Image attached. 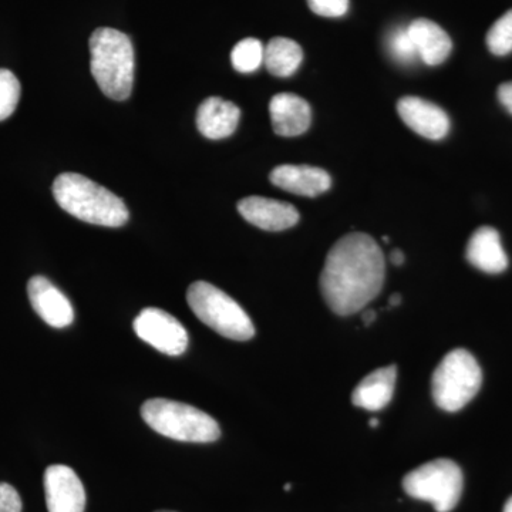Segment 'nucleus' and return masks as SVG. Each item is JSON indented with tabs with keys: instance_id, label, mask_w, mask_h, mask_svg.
<instances>
[{
	"instance_id": "nucleus-29",
	"label": "nucleus",
	"mask_w": 512,
	"mask_h": 512,
	"mask_svg": "<svg viewBox=\"0 0 512 512\" xmlns=\"http://www.w3.org/2000/svg\"><path fill=\"white\" fill-rule=\"evenodd\" d=\"M390 306H399L402 303V296L399 293H394L389 299Z\"/></svg>"
},
{
	"instance_id": "nucleus-5",
	"label": "nucleus",
	"mask_w": 512,
	"mask_h": 512,
	"mask_svg": "<svg viewBox=\"0 0 512 512\" xmlns=\"http://www.w3.org/2000/svg\"><path fill=\"white\" fill-rule=\"evenodd\" d=\"M483 372L468 350H451L431 377V394L444 412H458L480 392Z\"/></svg>"
},
{
	"instance_id": "nucleus-16",
	"label": "nucleus",
	"mask_w": 512,
	"mask_h": 512,
	"mask_svg": "<svg viewBox=\"0 0 512 512\" xmlns=\"http://www.w3.org/2000/svg\"><path fill=\"white\" fill-rule=\"evenodd\" d=\"M467 261L485 274H501L508 268V256L500 234L491 227L478 228L467 244Z\"/></svg>"
},
{
	"instance_id": "nucleus-26",
	"label": "nucleus",
	"mask_w": 512,
	"mask_h": 512,
	"mask_svg": "<svg viewBox=\"0 0 512 512\" xmlns=\"http://www.w3.org/2000/svg\"><path fill=\"white\" fill-rule=\"evenodd\" d=\"M498 100L508 110V113L512 114V82L501 84L498 87Z\"/></svg>"
},
{
	"instance_id": "nucleus-2",
	"label": "nucleus",
	"mask_w": 512,
	"mask_h": 512,
	"mask_svg": "<svg viewBox=\"0 0 512 512\" xmlns=\"http://www.w3.org/2000/svg\"><path fill=\"white\" fill-rule=\"evenodd\" d=\"M53 197L67 214L89 224L119 228L130 217L120 197L84 175L60 174L53 183Z\"/></svg>"
},
{
	"instance_id": "nucleus-7",
	"label": "nucleus",
	"mask_w": 512,
	"mask_h": 512,
	"mask_svg": "<svg viewBox=\"0 0 512 512\" xmlns=\"http://www.w3.org/2000/svg\"><path fill=\"white\" fill-rule=\"evenodd\" d=\"M463 471L448 458H437L410 471L403 488L410 497L433 504L437 512H450L463 494Z\"/></svg>"
},
{
	"instance_id": "nucleus-8",
	"label": "nucleus",
	"mask_w": 512,
	"mask_h": 512,
	"mask_svg": "<svg viewBox=\"0 0 512 512\" xmlns=\"http://www.w3.org/2000/svg\"><path fill=\"white\" fill-rule=\"evenodd\" d=\"M137 336L158 352L170 356L183 355L188 348V333L170 313L158 308H146L134 320Z\"/></svg>"
},
{
	"instance_id": "nucleus-4",
	"label": "nucleus",
	"mask_w": 512,
	"mask_h": 512,
	"mask_svg": "<svg viewBox=\"0 0 512 512\" xmlns=\"http://www.w3.org/2000/svg\"><path fill=\"white\" fill-rule=\"evenodd\" d=\"M141 416L154 431L168 439L187 443H212L221 436L217 421L202 410L168 399H151Z\"/></svg>"
},
{
	"instance_id": "nucleus-6",
	"label": "nucleus",
	"mask_w": 512,
	"mask_h": 512,
	"mask_svg": "<svg viewBox=\"0 0 512 512\" xmlns=\"http://www.w3.org/2000/svg\"><path fill=\"white\" fill-rule=\"evenodd\" d=\"M187 301L195 316L224 338L239 342L254 338L255 326L248 313L217 286L195 282L188 288Z\"/></svg>"
},
{
	"instance_id": "nucleus-17",
	"label": "nucleus",
	"mask_w": 512,
	"mask_h": 512,
	"mask_svg": "<svg viewBox=\"0 0 512 512\" xmlns=\"http://www.w3.org/2000/svg\"><path fill=\"white\" fill-rule=\"evenodd\" d=\"M412 37L417 56L427 66H439L446 62L453 50V42L446 30L429 19H417L407 26Z\"/></svg>"
},
{
	"instance_id": "nucleus-28",
	"label": "nucleus",
	"mask_w": 512,
	"mask_h": 512,
	"mask_svg": "<svg viewBox=\"0 0 512 512\" xmlns=\"http://www.w3.org/2000/svg\"><path fill=\"white\" fill-rule=\"evenodd\" d=\"M376 320V312L372 311V309H366L365 312H363V323H365L366 326L372 325L373 322Z\"/></svg>"
},
{
	"instance_id": "nucleus-1",
	"label": "nucleus",
	"mask_w": 512,
	"mask_h": 512,
	"mask_svg": "<svg viewBox=\"0 0 512 512\" xmlns=\"http://www.w3.org/2000/svg\"><path fill=\"white\" fill-rule=\"evenodd\" d=\"M386 259L382 248L362 232L340 238L326 256L320 291L336 315L363 311L382 292Z\"/></svg>"
},
{
	"instance_id": "nucleus-30",
	"label": "nucleus",
	"mask_w": 512,
	"mask_h": 512,
	"mask_svg": "<svg viewBox=\"0 0 512 512\" xmlns=\"http://www.w3.org/2000/svg\"><path fill=\"white\" fill-rule=\"evenodd\" d=\"M503 512H512V497L507 501V504H505Z\"/></svg>"
},
{
	"instance_id": "nucleus-12",
	"label": "nucleus",
	"mask_w": 512,
	"mask_h": 512,
	"mask_svg": "<svg viewBox=\"0 0 512 512\" xmlns=\"http://www.w3.org/2000/svg\"><path fill=\"white\" fill-rule=\"evenodd\" d=\"M238 211L249 224L264 231H285L299 222V212L292 204L271 198H244L238 202Z\"/></svg>"
},
{
	"instance_id": "nucleus-14",
	"label": "nucleus",
	"mask_w": 512,
	"mask_h": 512,
	"mask_svg": "<svg viewBox=\"0 0 512 512\" xmlns=\"http://www.w3.org/2000/svg\"><path fill=\"white\" fill-rule=\"evenodd\" d=\"M269 114H271L272 127L278 136H301L311 127V106L308 101L296 94H276L269 103Z\"/></svg>"
},
{
	"instance_id": "nucleus-21",
	"label": "nucleus",
	"mask_w": 512,
	"mask_h": 512,
	"mask_svg": "<svg viewBox=\"0 0 512 512\" xmlns=\"http://www.w3.org/2000/svg\"><path fill=\"white\" fill-rule=\"evenodd\" d=\"M386 47L393 60L400 64H412L419 59L416 47L407 28H394L386 37Z\"/></svg>"
},
{
	"instance_id": "nucleus-31",
	"label": "nucleus",
	"mask_w": 512,
	"mask_h": 512,
	"mask_svg": "<svg viewBox=\"0 0 512 512\" xmlns=\"http://www.w3.org/2000/svg\"><path fill=\"white\" fill-rule=\"evenodd\" d=\"M370 427H373V429H375V427H379V420H376V419H372L370 420Z\"/></svg>"
},
{
	"instance_id": "nucleus-23",
	"label": "nucleus",
	"mask_w": 512,
	"mask_h": 512,
	"mask_svg": "<svg viewBox=\"0 0 512 512\" xmlns=\"http://www.w3.org/2000/svg\"><path fill=\"white\" fill-rule=\"evenodd\" d=\"M20 100L18 77L10 70L0 69V121L9 119L15 113Z\"/></svg>"
},
{
	"instance_id": "nucleus-22",
	"label": "nucleus",
	"mask_w": 512,
	"mask_h": 512,
	"mask_svg": "<svg viewBox=\"0 0 512 512\" xmlns=\"http://www.w3.org/2000/svg\"><path fill=\"white\" fill-rule=\"evenodd\" d=\"M488 50L495 56H507L512 52V9L501 16L487 33Z\"/></svg>"
},
{
	"instance_id": "nucleus-10",
	"label": "nucleus",
	"mask_w": 512,
	"mask_h": 512,
	"mask_svg": "<svg viewBox=\"0 0 512 512\" xmlns=\"http://www.w3.org/2000/svg\"><path fill=\"white\" fill-rule=\"evenodd\" d=\"M29 301L37 315L52 328L63 329L72 325V303L56 285L45 276H33L28 284Z\"/></svg>"
},
{
	"instance_id": "nucleus-11",
	"label": "nucleus",
	"mask_w": 512,
	"mask_h": 512,
	"mask_svg": "<svg viewBox=\"0 0 512 512\" xmlns=\"http://www.w3.org/2000/svg\"><path fill=\"white\" fill-rule=\"evenodd\" d=\"M397 113L414 133L429 140H441L450 131V119L446 111L420 97L409 96L400 99L397 103Z\"/></svg>"
},
{
	"instance_id": "nucleus-15",
	"label": "nucleus",
	"mask_w": 512,
	"mask_h": 512,
	"mask_svg": "<svg viewBox=\"0 0 512 512\" xmlns=\"http://www.w3.org/2000/svg\"><path fill=\"white\" fill-rule=\"evenodd\" d=\"M239 119L241 110L237 104L220 97H210L198 107L197 128L210 140H222L235 133Z\"/></svg>"
},
{
	"instance_id": "nucleus-19",
	"label": "nucleus",
	"mask_w": 512,
	"mask_h": 512,
	"mask_svg": "<svg viewBox=\"0 0 512 512\" xmlns=\"http://www.w3.org/2000/svg\"><path fill=\"white\" fill-rule=\"evenodd\" d=\"M302 60V47L286 37H274L265 46L264 64L272 76L291 77Z\"/></svg>"
},
{
	"instance_id": "nucleus-27",
	"label": "nucleus",
	"mask_w": 512,
	"mask_h": 512,
	"mask_svg": "<svg viewBox=\"0 0 512 512\" xmlns=\"http://www.w3.org/2000/svg\"><path fill=\"white\" fill-rule=\"evenodd\" d=\"M404 261H406V256H404L400 249H394L392 254H390V262H392L394 266H402Z\"/></svg>"
},
{
	"instance_id": "nucleus-3",
	"label": "nucleus",
	"mask_w": 512,
	"mask_h": 512,
	"mask_svg": "<svg viewBox=\"0 0 512 512\" xmlns=\"http://www.w3.org/2000/svg\"><path fill=\"white\" fill-rule=\"evenodd\" d=\"M94 80L110 99L123 101L134 86V47L130 37L120 30H94L89 42Z\"/></svg>"
},
{
	"instance_id": "nucleus-18",
	"label": "nucleus",
	"mask_w": 512,
	"mask_h": 512,
	"mask_svg": "<svg viewBox=\"0 0 512 512\" xmlns=\"http://www.w3.org/2000/svg\"><path fill=\"white\" fill-rule=\"evenodd\" d=\"M397 367L386 366L367 375L352 393V403L369 412H379L390 402L396 387Z\"/></svg>"
},
{
	"instance_id": "nucleus-32",
	"label": "nucleus",
	"mask_w": 512,
	"mask_h": 512,
	"mask_svg": "<svg viewBox=\"0 0 512 512\" xmlns=\"http://www.w3.org/2000/svg\"><path fill=\"white\" fill-rule=\"evenodd\" d=\"M158 512H173V511H158Z\"/></svg>"
},
{
	"instance_id": "nucleus-9",
	"label": "nucleus",
	"mask_w": 512,
	"mask_h": 512,
	"mask_svg": "<svg viewBox=\"0 0 512 512\" xmlns=\"http://www.w3.org/2000/svg\"><path fill=\"white\" fill-rule=\"evenodd\" d=\"M45 494L49 512H84L86 491L72 468L56 464L45 473Z\"/></svg>"
},
{
	"instance_id": "nucleus-20",
	"label": "nucleus",
	"mask_w": 512,
	"mask_h": 512,
	"mask_svg": "<svg viewBox=\"0 0 512 512\" xmlns=\"http://www.w3.org/2000/svg\"><path fill=\"white\" fill-rule=\"evenodd\" d=\"M265 46L254 37L241 40L231 53V62L239 73H254L264 64Z\"/></svg>"
},
{
	"instance_id": "nucleus-24",
	"label": "nucleus",
	"mask_w": 512,
	"mask_h": 512,
	"mask_svg": "<svg viewBox=\"0 0 512 512\" xmlns=\"http://www.w3.org/2000/svg\"><path fill=\"white\" fill-rule=\"evenodd\" d=\"M308 5L323 18H342L349 10V0H308Z\"/></svg>"
},
{
	"instance_id": "nucleus-25",
	"label": "nucleus",
	"mask_w": 512,
	"mask_h": 512,
	"mask_svg": "<svg viewBox=\"0 0 512 512\" xmlns=\"http://www.w3.org/2000/svg\"><path fill=\"white\" fill-rule=\"evenodd\" d=\"M0 512H22L18 491L6 483H0Z\"/></svg>"
},
{
	"instance_id": "nucleus-13",
	"label": "nucleus",
	"mask_w": 512,
	"mask_h": 512,
	"mask_svg": "<svg viewBox=\"0 0 512 512\" xmlns=\"http://www.w3.org/2000/svg\"><path fill=\"white\" fill-rule=\"evenodd\" d=\"M269 178L281 190L302 197H318L332 187L330 175L322 168L311 165H279L272 170Z\"/></svg>"
}]
</instances>
